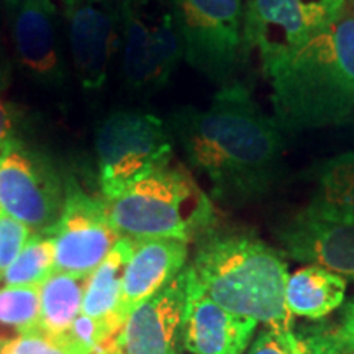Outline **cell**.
Masks as SVG:
<instances>
[{
  "mask_svg": "<svg viewBox=\"0 0 354 354\" xmlns=\"http://www.w3.org/2000/svg\"><path fill=\"white\" fill-rule=\"evenodd\" d=\"M286 254L354 281V220L312 202L277 232Z\"/></svg>",
  "mask_w": 354,
  "mask_h": 354,
  "instance_id": "obj_13",
  "label": "cell"
},
{
  "mask_svg": "<svg viewBox=\"0 0 354 354\" xmlns=\"http://www.w3.org/2000/svg\"><path fill=\"white\" fill-rule=\"evenodd\" d=\"M63 2H64V0H63Z\"/></svg>",
  "mask_w": 354,
  "mask_h": 354,
  "instance_id": "obj_33",
  "label": "cell"
},
{
  "mask_svg": "<svg viewBox=\"0 0 354 354\" xmlns=\"http://www.w3.org/2000/svg\"><path fill=\"white\" fill-rule=\"evenodd\" d=\"M32 234L26 225L0 212V277L17 259Z\"/></svg>",
  "mask_w": 354,
  "mask_h": 354,
  "instance_id": "obj_24",
  "label": "cell"
},
{
  "mask_svg": "<svg viewBox=\"0 0 354 354\" xmlns=\"http://www.w3.org/2000/svg\"><path fill=\"white\" fill-rule=\"evenodd\" d=\"M122 73L135 91L166 86L184 57L169 0H122Z\"/></svg>",
  "mask_w": 354,
  "mask_h": 354,
  "instance_id": "obj_7",
  "label": "cell"
},
{
  "mask_svg": "<svg viewBox=\"0 0 354 354\" xmlns=\"http://www.w3.org/2000/svg\"><path fill=\"white\" fill-rule=\"evenodd\" d=\"M189 243L172 238L133 240L120 300V318L125 323L141 302L169 284L187 266Z\"/></svg>",
  "mask_w": 354,
  "mask_h": 354,
  "instance_id": "obj_16",
  "label": "cell"
},
{
  "mask_svg": "<svg viewBox=\"0 0 354 354\" xmlns=\"http://www.w3.org/2000/svg\"><path fill=\"white\" fill-rule=\"evenodd\" d=\"M248 354H305L297 330L264 328L250 346Z\"/></svg>",
  "mask_w": 354,
  "mask_h": 354,
  "instance_id": "obj_25",
  "label": "cell"
},
{
  "mask_svg": "<svg viewBox=\"0 0 354 354\" xmlns=\"http://www.w3.org/2000/svg\"><path fill=\"white\" fill-rule=\"evenodd\" d=\"M3 346H6V344L0 343V354H2V351H3Z\"/></svg>",
  "mask_w": 354,
  "mask_h": 354,
  "instance_id": "obj_32",
  "label": "cell"
},
{
  "mask_svg": "<svg viewBox=\"0 0 354 354\" xmlns=\"http://www.w3.org/2000/svg\"><path fill=\"white\" fill-rule=\"evenodd\" d=\"M19 130V112L15 107L0 99V149L15 141Z\"/></svg>",
  "mask_w": 354,
  "mask_h": 354,
  "instance_id": "obj_27",
  "label": "cell"
},
{
  "mask_svg": "<svg viewBox=\"0 0 354 354\" xmlns=\"http://www.w3.org/2000/svg\"><path fill=\"white\" fill-rule=\"evenodd\" d=\"M95 156L104 201L172 161V135L156 115L120 110L95 133Z\"/></svg>",
  "mask_w": 354,
  "mask_h": 354,
  "instance_id": "obj_5",
  "label": "cell"
},
{
  "mask_svg": "<svg viewBox=\"0 0 354 354\" xmlns=\"http://www.w3.org/2000/svg\"><path fill=\"white\" fill-rule=\"evenodd\" d=\"M122 0H64L69 53L84 91L95 92L110 76L122 43Z\"/></svg>",
  "mask_w": 354,
  "mask_h": 354,
  "instance_id": "obj_11",
  "label": "cell"
},
{
  "mask_svg": "<svg viewBox=\"0 0 354 354\" xmlns=\"http://www.w3.org/2000/svg\"><path fill=\"white\" fill-rule=\"evenodd\" d=\"M305 354H354V300L333 323L297 330Z\"/></svg>",
  "mask_w": 354,
  "mask_h": 354,
  "instance_id": "obj_23",
  "label": "cell"
},
{
  "mask_svg": "<svg viewBox=\"0 0 354 354\" xmlns=\"http://www.w3.org/2000/svg\"><path fill=\"white\" fill-rule=\"evenodd\" d=\"M348 281L317 264H307L287 277L286 307L292 317L322 320L344 302Z\"/></svg>",
  "mask_w": 354,
  "mask_h": 354,
  "instance_id": "obj_18",
  "label": "cell"
},
{
  "mask_svg": "<svg viewBox=\"0 0 354 354\" xmlns=\"http://www.w3.org/2000/svg\"><path fill=\"white\" fill-rule=\"evenodd\" d=\"M87 277L53 272L41 286V312L38 330L63 339L74 320L82 313Z\"/></svg>",
  "mask_w": 354,
  "mask_h": 354,
  "instance_id": "obj_19",
  "label": "cell"
},
{
  "mask_svg": "<svg viewBox=\"0 0 354 354\" xmlns=\"http://www.w3.org/2000/svg\"><path fill=\"white\" fill-rule=\"evenodd\" d=\"M55 271V250L46 232L33 233L24 250L0 277V286L41 287Z\"/></svg>",
  "mask_w": 354,
  "mask_h": 354,
  "instance_id": "obj_22",
  "label": "cell"
},
{
  "mask_svg": "<svg viewBox=\"0 0 354 354\" xmlns=\"http://www.w3.org/2000/svg\"><path fill=\"white\" fill-rule=\"evenodd\" d=\"M190 279L220 307L263 323L266 328H295L286 307V261L250 233L207 236L187 266Z\"/></svg>",
  "mask_w": 354,
  "mask_h": 354,
  "instance_id": "obj_3",
  "label": "cell"
},
{
  "mask_svg": "<svg viewBox=\"0 0 354 354\" xmlns=\"http://www.w3.org/2000/svg\"><path fill=\"white\" fill-rule=\"evenodd\" d=\"M169 131L216 201L233 207L254 202L281 177V128L243 84L221 87L209 109L176 112Z\"/></svg>",
  "mask_w": 354,
  "mask_h": 354,
  "instance_id": "obj_1",
  "label": "cell"
},
{
  "mask_svg": "<svg viewBox=\"0 0 354 354\" xmlns=\"http://www.w3.org/2000/svg\"><path fill=\"white\" fill-rule=\"evenodd\" d=\"M344 12L346 0H246L243 56L258 53L269 76Z\"/></svg>",
  "mask_w": 354,
  "mask_h": 354,
  "instance_id": "obj_6",
  "label": "cell"
},
{
  "mask_svg": "<svg viewBox=\"0 0 354 354\" xmlns=\"http://www.w3.org/2000/svg\"><path fill=\"white\" fill-rule=\"evenodd\" d=\"M12 354H74L68 344L33 330L7 343Z\"/></svg>",
  "mask_w": 354,
  "mask_h": 354,
  "instance_id": "obj_26",
  "label": "cell"
},
{
  "mask_svg": "<svg viewBox=\"0 0 354 354\" xmlns=\"http://www.w3.org/2000/svg\"><path fill=\"white\" fill-rule=\"evenodd\" d=\"M10 84V59H8L6 43L0 35V92H3Z\"/></svg>",
  "mask_w": 354,
  "mask_h": 354,
  "instance_id": "obj_28",
  "label": "cell"
},
{
  "mask_svg": "<svg viewBox=\"0 0 354 354\" xmlns=\"http://www.w3.org/2000/svg\"><path fill=\"white\" fill-rule=\"evenodd\" d=\"M2 354H12V353H10V349H8V344H6V346H3V351H2Z\"/></svg>",
  "mask_w": 354,
  "mask_h": 354,
  "instance_id": "obj_31",
  "label": "cell"
},
{
  "mask_svg": "<svg viewBox=\"0 0 354 354\" xmlns=\"http://www.w3.org/2000/svg\"><path fill=\"white\" fill-rule=\"evenodd\" d=\"M110 225L120 236L192 241L215 223L210 197L184 166L169 165L104 201Z\"/></svg>",
  "mask_w": 354,
  "mask_h": 354,
  "instance_id": "obj_4",
  "label": "cell"
},
{
  "mask_svg": "<svg viewBox=\"0 0 354 354\" xmlns=\"http://www.w3.org/2000/svg\"><path fill=\"white\" fill-rule=\"evenodd\" d=\"M133 251L131 238L122 236L107 258L87 277L82 313L100 323L110 338L120 331V300L123 276Z\"/></svg>",
  "mask_w": 354,
  "mask_h": 354,
  "instance_id": "obj_17",
  "label": "cell"
},
{
  "mask_svg": "<svg viewBox=\"0 0 354 354\" xmlns=\"http://www.w3.org/2000/svg\"><path fill=\"white\" fill-rule=\"evenodd\" d=\"M268 77L281 130L297 133L346 120L354 110V13L344 12Z\"/></svg>",
  "mask_w": 354,
  "mask_h": 354,
  "instance_id": "obj_2",
  "label": "cell"
},
{
  "mask_svg": "<svg viewBox=\"0 0 354 354\" xmlns=\"http://www.w3.org/2000/svg\"><path fill=\"white\" fill-rule=\"evenodd\" d=\"M315 183L313 202L354 220V151L320 162L315 169Z\"/></svg>",
  "mask_w": 354,
  "mask_h": 354,
  "instance_id": "obj_20",
  "label": "cell"
},
{
  "mask_svg": "<svg viewBox=\"0 0 354 354\" xmlns=\"http://www.w3.org/2000/svg\"><path fill=\"white\" fill-rule=\"evenodd\" d=\"M66 192L38 153L12 141L0 149V212L41 233L59 220Z\"/></svg>",
  "mask_w": 354,
  "mask_h": 354,
  "instance_id": "obj_9",
  "label": "cell"
},
{
  "mask_svg": "<svg viewBox=\"0 0 354 354\" xmlns=\"http://www.w3.org/2000/svg\"><path fill=\"white\" fill-rule=\"evenodd\" d=\"M41 287L0 286V343L38 330Z\"/></svg>",
  "mask_w": 354,
  "mask_h": 354,
  "instance_id": "obj_21",
  "label": "cell"
},
{
  "mask_svg": "<svg viewBox=\"0 0 354 354\" xmlns=\"http://www.w3.org/2000/svg\"><path fill=\"white\" fill-rule=\"evenodd\" d=\"M55 250V271L88 277L113 250L120 234L110 225L104 201L82 192L77 185L66 189L59 220L46 230Z\"/></svg>",
  "mask_w": 354,
  "mask_h": 354,
  "instance_id": "obj_10",
  "label": "cell"
},
{
  "mask_svg": "<svg viewBox=\"0 0 354 354\" xmlns=\"http://www.w3.org/2000/svg\"><path fill=\"white\" fill-rule=\"evenodd\" d=\"M184 43V59L227 82L243 55L245 0H169Z\"/></svg>",
  "mask_w": 354,
  "mask_h": 354,
  "instance_id": "obj_8",
  "label": "cell"
},
{
  "mask_svg": "<svg viewBox=\"0 0 354 354\" xmlns=\"http://www.w3.org/2000/svg\"><path fill=\"white\" fill-rule=\"evenodd\" d=\"M258 325V322L236 315L210 300L187 272L183 346L189 353L243 354L250 348Z\"/></svg>",
  "mask_w": 354,
  "mask_h": 354,
  "instance_id": "obj_15",
  "label": "cell"
},
{
  "mask_svg": "<svg viewBox=\"0 0 354 354\" xmlns=\"http://www.w3.org/2000/svg\"><path fill=\"white\" fill-rule=\"evenodd\" d=\"M346 7L351 8V12L354 13V0H346Z\"/></svg>",
  "mask_w": 354,
  "mask_h": 354,
  "instance_id": "obj_30",
  "label": "cell"
},
{
  "mask_svg": "<svg viewBox=\"0 0 354 354\" xmlns=\"http://www.w3.org/2000/svg\"><path fill=\"white\" fill-rule=\"evenodd\" d=\"M117 333H118V331H117ZM117 333H115L113 336H110L109 339H105V342L102 344H99V348H97L92 354H123L122 348H120V343H118Z\"/></svg>",
  "mask_w": 354,
  "mask_h": 354,
  "instance_id": "obj_29",
  "label": "cell"
},
{
  "mask_svg": "<svg viewBox=\"0 0 354 354\" xmlns=\"http://www.w3.org/2000/svg\"><path fill=\"white\" fill-rule=\"evenodd\" d=\"M6 15L17 64L38 82H63L61 20L55 0H6Z\"/></svg>",
  "mask_w": 354,
  "mask_h": 354,
  "instance_id": "obj_12",
  "label": "cell"
},
{
  "mask_svg": "<svg viewBox=\"0 0 354 354\" xmlns=\"http://www.w3.org/2000/svg\"><path fill=\"white\" fill-rule=\"evenodd\" d=\"M185 269L128 315L117 333L123 354H179L187 299Z\"/></svg>",
  "mask_w": 354,
  "mask_h": 354,
  "instance_id": "obj_14",
  "label": "cell"
}]
</instances>
